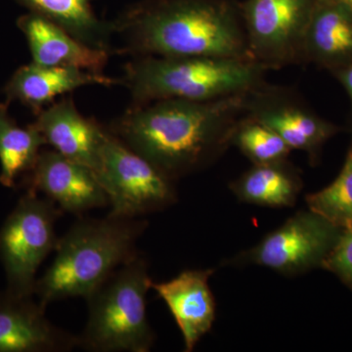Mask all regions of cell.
I'll return each instance as SVG.
<instances>
[{
  "instance_id": "9",
  "label": "cell",
  "mask_w": 352,
  "mask_h": 352,
  "mask_svg": "<svg viewBox=\"0 0 352 352\" xmlns=\"http://www.w3.org/2000/svg\"><path fill=\"white\" fill-rule=\"evenodd\" d=\"M342 229L310 210H302L229 263L256 264L284 275L300 274L322 266Z\"/></svg>"
},
{
  "instance_id": "24",
  "label": "cell",
  "mask_w": 352,
  "mask_h": 352,
  "mask_svg": "<svg viewBox=\"0 0 352 352\" xmlns=\"http://www.w3.org/2000/svg\"><path fill=\"white\" fill-rule=\"evenodd\" d=\"M333 74L337 76L339 82L346 90L347 94L349 95V98L352 102V62L333 72Z\"/></svg>"
},
{
  "instance_id": "16",
  "label": "cell",
  "mask_w": 352,
  "mask_h": 352,
  "mask_svg": "<svg viewBox=\"0 0 352 352\" xmlns=\"http://www.w3.org/2000/svg\"><path fill=\"white\" fill-rule=\"evenodd\" d=\"M120 80L103 74L69 67H45L32 63L20 67L9 82L6 94L9 101H19L34 113L47 107L55 99L88 85L112 87Z\"/></svg>"
},
{
  "instance_id": "14",
  "label": "cell",
  "mask_w": 352,
  "mask_h": 352,
  "mask_svg": "<svg viewBox=\"0 0 352 352\" xmlns=\"http://www.w3.org/2000/svg\"><path fill=\"white\" fill-rule=\"evenodd\" d=\"M212 274L214 270H189L170 281H152L151 289L168 305L182 333L185 351H193L214 324L215 302L208 286Z\"/></svg>"
},
{
  "instance_id": "8",
  "label": "cell",
  "mask_w": 352,
  "mask_h": 352,
  "mask_svg": "<svg viewBox=\"0 0 352 352\" xmlns=\"http://www.w3.org/2000/svg\"><path fill=\"white\" fill-rule=\"evenodd\" d=\"M317 1L240 2L241 15L252 59L270 69L303 61V41Z\"/></svg>"
},
{
  "instance_id": "17",
  "label": "cell",
  "mask_w": 352,
  "mask_h": 352,
  "mask_svg": "<svg viewBox=\"0 0 352 352\" xmlns=\"http://www.w3.org/2000/svg\"><path fill=\"white\" fill-rule=\"evenodd\" d=\"M302 59L332 73L351 63V11L335 0H318L305 32Z\"/></svg>"
},
{
  "instance_id": "4",
  "label": "cell",
  "mask_w": 352,
  "mask_h": 352,
  "mask_svg": "<svg viewBox=\"0 0 352 352\" xmlns=\"http://www.w3.org/2000/svg\"><path fill=\"white\" fill-rule=\"evenodd\" d=\"M268 69L251 58L134 57L120 83L131 106L164 99L208 101L254 91L264 85Z\"/></svg>"
},
{
  "instance_id": "19",
  "label": "cell",
  "mask_w": 352,
  "mask_h": 352,
  "mask_svg": "<svg viewBox=\"0 0 352 352\" xmlns=\"http://www.w3.org/2000/svg\"><path fill=\"white\" fill-rule=\"evenodd\" d=\"M21 6L64 28L83 43L97 50H112L111 22L102 21L90 0H16Z\"/></svg>"
},
{
  "instance_id": "18",
  "label": "cell",
  "mask_w": 352,
  "mask_h": 352,
  "mask_svg": "<svg viewBox=\"0 0 352 352\" xmlns=\"http://www.w3.org/2000/svg\"><path fill=\"white\" fill-rule=\"evenodd\" d=\"M240 201L270 208L295 205L302 187V179L286 161L254 164L231 184Z\"/></svg>"
},
{
  "instance_id": "5",
  "label": "cell",
  "mask_w": 352,
  "mask_h": 352,
  "mask_svg": "<svg viewBox=\"0 0 352 352\" xmlns=\"http://www.w3.org/2000/svg\"><path fill=\"white\" fill-rule=\"evenodd\" d=\"M149 264L138 252L92 292L80 347L91 352H148L155 333L148 321L146 298L151 289Z\"/></svg>"
},
{
  "instance_id": "6",
  "label": "cell",
  "mask_w": 352,
  "mask_h": 352,
  "mask_svg": "<svg viewBox=\"0 0 352 352\" xmlns=\"http://www.w3.org/2000/svg\"><path fill=\"white\" fill-rule=\"evenodd\" d=\"M63 214L50 199L28 189L0 228V261L6 271V291L34 296L36 272L56 249L55 226Z\"/></svg>"
},
{
  "instance_id": "10",
  "label": "cell",
  "mask_w": 352,
  "mask_h": 352,
  "mask_svg": "<svg viewBox=\"0 0 352 352\" xmlns=\"http://www.w3.org/2000/svg\"><path fill=\"white\" fill-rule=\"evenodd\" d=\"M245 113L279 134L292 150L307 152L311 160L339 131V127L322 119L296 97L265 83L250 92Z\"/></svg>"
},
{
  "instance_id": "20",
  "label": "cell",
  "mask_w": 352,
  "mask_h": 352,
  "mask_svg": "<svg viewBox=\"0 0 352 352\" xmlns=\"http://www.w3.org/2000/svg\"><path fill=\"white\" fill-rule=\"evenodd\" d=\"M45 140L32 124L18 126L0 104V183L13 188L22 176L30 175Z\"/></svg>"
},
{
  "instance_id": "23",
  "label": "cell",
  "mask_w": 352,
  "mask_h": 352,
  "mask_svg": "<svg viewBox=\"0 0 352 352\" xmlns=\"http://www.w3.org/2000/svg\"><path fill=\"white\" fill-rule=\"evenodd\" d=\"M352 289V224L342 229L339 239L322 264Z\"/></svg>"
},
{
  "instance_id": "2",
  "label": "cell",
  "mask_w": 352,
  "mask_h": 352,
  "mask_svg": "<svg viewBox=\"0 0 352 352\" xmlns=\"http://www.w3.org/2000/svg\"><path fill=\"white\" fill-rule=\"evenodd\" d=\"M111 24L122 54L252 59L236 0H140Z\"/></svg>"
},
{
  "instance_id": "7",
  "label": "cell",
  "mask_w": 352,
  "mask_h": 352,
  "mask_svg": "<svg viewBox=\"0 0 352 352\" xmlns=\"http://www.w3.org/2000/svg\"><path fill=\"white\" fill-rule=\"evenodd\" d=\"M96 176L107 194L110 217L140 219L177 200L175 180L132 151L108 127Z\"/></svg>"
},
{
  "instance_id": "12",
  "label": "cell",
  "mask_w": 352,
  "mask_h": 352,
  "mask_svg": "<svg viewBox=\"0 0 352 352\" xmlns=\"http://www.w3.org/2000/svg\"><path fill=\"white\" fill-rule=\"evenodd\" d=\"M34 296L0 293V352H69L80 337L57 327Z\"/></svg>"
},
{
  "instance_id": "15",
  "label": "cell",
  "mask_w": 352,
  "mask_h": 352,
  "mask_svg": "<svg viewBox=\"0 0 352 352\" xmlns=\"http://www.w3.org/2000/svg\"><path fill=\"white\" fill-rule=\"evenodd\" d=\"M17 25L27 38L32 63L98 74H102L108 63L109 51L83 43L64 28L36 14L29 12L21 16Z\"/></svg>"
},
{
  "instance_id": "1",
  "label": "cell",
  "mask_w": 352,
  "mask_h": 352,
  "mask_svg": "<svg viewBox=\"0 0 352 352\" xmlns=\"http://www.w3.org/2000/svg\"><path fill=\"white\" fill-rule=\"evenodd\" d=\"M250 94L208 101L164 99L131 106L108 127L171 179L201 170L232 144Z\"/></svg>"
},
{
  "instance_id": "25",
  "label": "cell",
  "mask_w": 352,
  "mask_h": 352,
  "mask_svg": "<svg viewBox=\"0 0 352 352\" xmlns=\"http://www.w3.org/2000/svg\"><path fill=\"white\" fill-rule=\"evenodd\" d=\"M335 1L339 2L342 6L346 7L352 12V0H335Z\"/></svg>"
},
{
  "instance_id": "3",
  "label": "cell",
  "mask_w": 352,
  "mask_h": 352,
  "mask_svg": "<svg viewBox=\"0 0 352 352\" xmlns=\"http://www.w3.org/2000/svg\"><path fill=\"white\" fill-rule=\"evenodd\" d=\"M144 219H82L58 239L55 258L38 278L34 295L43 307L58 300L87 298L122 264L138 256Z\"/></svg>"
},
{
  "instance_id": "22",
  "label": "cell",
  "mask_w": 352,
  "mask_h": 352,
  "mask_svg": "<svg viewBox=\"0 0 352 352\" xmlns=\"http://www.w3.org/2000/svg\"><path fill=\"white\" fill-rule=\"evenodd\" d=\"M308 210L333 226L344 228L352 224V148L339 176L326 188L307 196Z\"/></svg>"
},
{
  "instance_id": "21",
  "label": "cell",
  "mask_w": 352,
  "mask_h": 352,
  "mask_svg": "<svg viewBox=\"0 0 352 352\" xmlns=\"http://www.w3.org/2000/svg\"><path fill=\"white\" fill-rule=\"evenodd\" d=\"M232 144L254 164L286 161L293 151L279 134L247 113L236 126Z\"/></svg>"
},
{
  "instance_id": "11",
  "label": "cell",
  "mask_w": 352,
  "mask_h": 352,
  "mask_svg": "<svg viewBox=\"0 0 352 352\" xmlns=\"http://www.w3.org/2000/svg\"><path fill=\"white\" fill-rule=\"evenodd\" d=\"M25 179L28 189L44 194L62 212L82 214L109 206L94 171L55 150L41 151Z\"/></svg>"
},
{
  "instance_id": "13",
  "label": "cell",
  "mask_w": 352,
  "mask_h": 352,
  "mask_svg": "<svg viewBox=\"0 0 352 352\" xmlns=\"http://www.w3.org/2000/svg\"><path fill=\"white\" fill-rule=\"evenodd\" d=\"M32 126L53 150L87 166L96 175L107 127L85 118L72 97H65L43 109L36 113Z\"/></svg>"
}]
</instances>
